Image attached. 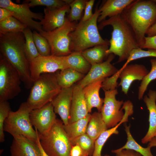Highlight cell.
<instances>
[{
	"mask_svg": "<svg viewBox=\"0 0 156 156\" xmlns=\"http://www.w3.org/2000/svg\"><path fill=\"white\" fill-rule=\"evenodd\" d=\"M38 134L41 146L48 156H70L72 145L62 121L57 118L48 132Z\"/></svg>",
	"mask_w": 156,
	"mask_h": 156,
	"instance_id": "cell-6",
	"label": "cell"
},
{
	"mask_svg": "<svg viewBox=\"0 0 156 156\" xmlns=\"http://www.w3.org/2000/svg\"><path fill=\"white\" fill-rule=\"evenodd\" d=\"M32 110L26 102L22 103L16 111H11L4 123V131L13 137L22 135L36 142L38 133L33 129L30 118Z\"/></svg>",
	"mask_w": 156,
	"mask_h": 156,
	"instance_id": "cell-7",
	"label": "cell"
},
{
	"mask_svg": "<svg viewBox=\"0 0 156 156\" xmlns=\"http://www.w3.org/2000/svg\"><path fill=\"white\" fill-rule=\"evenodd\" d=\"M11 111L10 104L8 101H0V142L1 143L5 141L4 123Z\"/></svg>",
	"mask_w": 156,
	"mask_h": 156,
	"instance_id": "cell-37",
	"label": "cell"
},
{
	"mask_svg": "<svg viewBox=\"0 0 156 156\" xmlns=\"http://www.w3.org/2000/svg\"><path fill=\"white\" fill-rule=\"evenodd\" d=\"M67 68H69L82 74L88 72L91 65L82 55L81 52H72L69 55L64 56Z\"/></svg>",
	"mask_w": 156,
	"mask_h": 156,
	"instance_id": "cell-23",
	"label": "cell"
},
{
	"mask_svg": "<svg viewBox=\"0 0 156 156\" xmlns=\"http://www.w3.org/2000/svg\"><path fill=\"white\" fill-rule=\"evenodd\" d=\"M91 114L89 113L85 117L65 125L64 128L70 140L86 133Z\"/></svg>",
	"mask_w": 156,
	"mask_h": 156,
	"instance_id": "cell-28",
	"label": "cell"
},
{
	"mask_svg": "<svg viewBox=\"0 0 156 156\" xmlns=\"http://www.w3.org/2000/svg\"><path fill=\"white\" fill-rule=\"evenodd\" d=\"M107 129L101 112H95L91 114L86 133L95 141L102 133Z\"/></svg>",
	"mask_w": 156,
	"mask_h": 156,
	"instance_id": "cell-24",
	"label": "cell"
},
{
	"mask_svg": "<svg viewBox=\"0 0 156 156\" xmlns=\"http://www.w3.org/2000/svg\"><path fill=\"white\" fill-rule=\"evenodd\" d=\"M25 42L23 32L0 33V54L16 70L22 81L27 83L31 79L29 64L25 52Z\"/></svg>",
	"mask_w": 156,
	"mask_h": 156,
	"instance_id": "cell-2",
	"label": "cell"
},
{
	"mask_svg": "<svg viewBox=\"0 0 156 156\" xmlns=\"http://www.w3.org/2000/svg\"><path fill=\"white\" fill-rule=\"evenodd\" d=\"M141 49H147L156 50V35L145 37L144 44Z\"/></svg>",
	"mask_w": 156,
	"mask_h": 156,
	"instance_id": "cell-41",
	"label": "cell"
},
{
	"mask_svg": "<svg viewBox=\"0 0 156 156\" xmlns=\"http://www.w3.org/2000/svg\"><path fill=\"white\" fill-rule=\"evenodd\" d=\"M21 81L16 70L0 54V101H8L17 96L21 91Z\"/></svg>",
	"mask_w": 156,
	"mask_h": 156,
	"instance_id": "cell-9",
	"label": "cell"
},
{
	"mask_svg": "<svg viewBox=\"0 0 156 156\" xmlns=\"http://www.w3.org/2000/svg\"><path fill=\"white\" fill-rule=\"evenodd\" d=\"M70 156H88L84 152L81 148L78 145L72 146L70 152Z\"/></svg>",
	"mask_w": 156,
	"mask_h": 156,
	"instance_id": "cell-43",
	"label": "cell"
},
{
	"mask_svg": "<svg viewBox=\"0 0 156 156\" xmlns=\"http://www.w3.org/2000/svg\"><path fill=\"white\" fill-rule=\"evenodd\" d=\"M149 112V127L145 136L142 139V144L149 142L156 136V91L150 90L143 98Z\"/></svg>",
	"mask_w": 156,
	"mask_h": 156,
	"instance_id": "cell-20",
	"label": "cell"
},
{
	"mask_svg": "<svg viewBox=\"0 0 156 156\" xmlns=\"http://www.w3.org/2000/svg\"><path fill=\"white\" fill-rule=\"evenodd\" d=\"M104 92V103L101 112L107 129L111 128L122 120L124 113L121 107L124 102L116 99V96L118 92L116 89Z\"/></svg>",
	"mask_w": 156,
	"mask_h": 156,
	"instance_id": "cell-11",
	"label": "cell"
},
{
	"mask_svg": "<svg viewBox=\"0 0 156 156\" xmlns=\"http://www.w3.org/2000/svg\"><path fill=\"white\" fill-rule=\"evenodd\" d=\"M86 1L85 0H73L70 4V10L68 18L70 21H77L81 19Z\"/></svg>",
	"mask_w": 156,
	"mask_h": 156,
	"instance_id": "cell-35",
	"label": "cell"
},
{
	"mask_svg": "<svg viewBox=\"0 0 156 156\" xmlns=\"http://www.w3.org/2000/svg\"><path fill=\"white\" fill-rule=\"evenodd\" d=\"M125 122V119L122 120L115 126L103 131L94 141V149L92 156H101L102 148L108 138L112 134H118V128L120 125Z\"/></svg>",
	"mask_w": 156,
	"mask_h": 156,
	"instance_id": "cell-29",
	"label": "cell"
},
{
	"mask_svg": "<svg viewBox=\"0 0 156 156\" xmlns=\"http://www.w3.org/2000/svg\"><path fill=\"white\" fill-rule=\"evenodd\" d=\"M11 16L12 14L9 10L4 8H0V21Z\"/></svg>",
	"mask_w": 156,
	"mask_h": 156,
	"instance_id": "cell-44",
	"label": "cell"
},
{
	"mask_svg": "<svg viewBox=\"0 0 156 156\" xmlns=\"http://www.w3.org/2000/svg\"><path fill=\"white\" fill-rule=\"evenodd\" d=\"M73 86L62 88L59 93L51 102L55 113L60 116L64 125L69 122L73 93Z\"/></svg>",
	"mask_w": 156,
	"mask_h": 156,
	"instance_id": "cell-18",
	"label": "cell"
},
{
	"mask_svg": "<svg viewBox=\"0 0 156 156\" xmlns=\"http://www.w3.org/2000/svg\"><path fill=\"white\" fill-rule=\"evenodd\" d=\"M153 1L155 3H156V0H153Z\"/></svg>",
	"mask_w": 156,
	"mask_h": 156,
	"instance_id": "cell-49",
	"label": "cell"
},
{
	"mask_svg": "<svg viewBox=\"0 0 156 156\" xmlns=\"http://www.w3.org/2000/svg\"><path fill=\"white\" fill-rule=\"evenodd\" d=\"M150 62L151 65V70L141 81L138 87V98L139 100L143 99L149 83L156 79V59H151Z\"/></svg>",
	"mask_w": 156,
	"mask_h": 156,
	"instance_id": "cell-33",
	"label": "cell"
},
{
	"mask_svg": "<svg viewBox=\"0 0 156 156\" xmlns=\"http://www.w3.org/2000/svg\"><path fill=\"white\" fill-rule=\"evenodd\" d=\"M109 25L112 27L113 31L107 54L118 56L117 63L127 60L133 49L140 48L132 29L122 13L100 22L98 29Z\"/></svg>",
	"mask_w": 156,
	"mask_h": 156,
	"instance_id": "cell-1",
	"label": "cell"
},
{
	"mask_svg": "<svg viewBox=\"0 0 156 156\" xmlns=\"http://www.w3.org/2000/svg\"><path fill=\"white\" fill-rule=\"evenodd\" d=\"M146 34L147 37H151L156 35V22L149 29Z\"/></svg>",
	"mask_w": 156,
	"mask_h": 156,
	"instance_id": "cell-45",
	"label": "cell"
},
{
	"mask_svg": "<svg viewBox=\"0 0 156 156\" xmlns=\"http://www.w3.org/2000/svg\"><path fill=\"white\" fill-rule=\"evenodd\" d=\"M25 39V52L29 62L40 55L34 43L33 33L31 29L27 27L23 32Z\"/></svg>",
	"mask_w": 156,
	"mask_h": 156,
	"instance_id": "cell-31",
	"label": "cell"
},
{
	"mask_svg": "<svg viewBox=\"0 0 156 156\" xmlns=\"http://www.w3.org/2000/svg\"><path fill=\"white\" fill-rule=\"evenodd\" d=\"M148 145L151 148L153 147H156V138L154 137L149 142Z\"/></svg>",
	"mask_w": 156,
	"mask_h": 156,
	"instance_id": "cell-47",
	"label": "cell"
},
{
	"mask_svg": "<svg viewBox=\"0 0 156 156\" xmlns=\"http://www.w3.org/2000/svg\"><path fill=\"white\" fill-rule=\"evenodd\" d=\"M133 0H107L101 6L100 15L98 19L99 23L106 19L122 13L125 9L133 3Z\"/></svg>",
	"mask_w": 156,
	"mask_h": 156,
	"instance_id": "cell-22",
	"label": "cell"
},
{
	"mask_svg": "<svg viewBox=\"0 0 156 156\" xmlns=\"http://www.w3.org/2000/svg\"><path fill=\"white\" fill-rule=\"evenodd\" d=\"M89 113L83 88L79 84L73 86L68 124L73 123L85 117Z\"/></svg>",
	"mask_w": 156,
	"mask_h": 156,
	"instance_id": "cell-17",
	"label": "cell"
},
{
	"mask_svg": "<svg viewBox=\"0 0 156 156\" xmlns=\"http://www.w3.org/2000/svg\"><path fill=\"white\" fill-rule=\"evenodd\" d=\"M124 126L127 136V141L122 147L117 149L113 150L112 152L115 153L123 149H130L139 153L142 156H154L151 152V147L148 145L146 148L143 147L135 141L130 132V126H128L125 124Z\"/></svg>",
	"mask_w": 156,
	"mask_h": 156,
	"instance_id": "cell-27",
	"label": "cell"
},
{
	"mask_svg": "<svg viewBox=\"0 0 156 156\" xmlns=\"http://www.w3.org/2000/svg\"><path fill=\"white\" fill-rule=\"evenodd\" d=\"M155 138H156V136H155Z\"/></svg>",
	"mask_w": 156,
	"mask_h": 156,
	"instance_id": "cell-50",
	"label": "cell"
},
{
	"mask_svg": "<svg viewBox=\"0 0 156 156\" xmlns=\"http://www.w3.org/2000/svg\"><path fill=\"white\" fill-rule=\"evenodd\" d=\"M115 153L116 156H142L139 153L130 149H123Z\"/></svg>",
	"mask_w": 156,
	"mask_h": 156,
	"instance_id": "cell-42",
	"label": "cell"
},
{
	"mask_svg": "<svg viewBox=\"0 0 156 156\" xmlns=\"http://www.w3.org/2000/svg\"><path fill=\"white\" fill-rule=\"evenodd\" d=\"M100 13L97 5L92 16L86 21L80 20L74 30L69 34L72 52H81L98 45H109V41L104 40L99 32L97 22Z\"/></svg>",
	"mask_w": 156,
	"mask_h": 156,
	"instance_id": "cell-4",
	"label": "cell"
},
{
	"mask_svg": "<svg viewBox=\"0 0 156 156\" xmlns=\"http://www.w3.org/2000/svg\"><path fill=\"white\" fill-rule=\"evenodd\" d=\"M148 72L146 66L142 64H128L122 67L117 73L120 80L118 85L121 87L122 91L127 94L132 83L136 80L142 81Z\"/></svg>",
	"mask_w": 156,
	"mask_h": 156,
	"instance_id": "cell-15",
	"label": "cell"
},
{
	"mask_svg": "<svg viewBox=\"0 0 156 156\" xmlns=\"http://www.w3.org/2000/svg\"><path fill=\"white\" fill-rule=\"evenodd\" d=\"M29 63L31 77L34 82L42 74L54 73L67 68L64 56L40 55Z\"/></svg>",
	"mask_w": 156,
	"mask_h": 156,
	"instance_id": "cell-12",
	"label": "cell"
},
{
	"mask_svg": "<svg viewBox=\"0 0 156 156\" xmlns=\"http://www.w3.org/2000/svg\"><path fill=\"white\" fill-rule=\"evenodd\" d=\"M149 57H156V50L148 49V50L145 51L140 48L134 49L131 51L129 57L122 67L125 66L133 60Z\"/></svg>",
	"mask_w": 156,
	"mask_h": 156,
	"instance_id": "cell-36",
	"label": "cell"
},
{
	"mask_svg": "<svg viewBox=\"0 0 156 156\" xmlns=\"http://www.w3.org/2000/svg\"><path fill=\"white\" fill-rule=\"evenodd\" d=\"M114 57V54H111L105 61L92 65L87 75L80 81L78 84L84 88L94 82L101 79H105L116 73L118 70L111 63Z\"/></svg>",
	"mask_w": 156,
	"mask_h": 156,
	"instance_id": "cell-14",
	"label": "cell"
},
{
	"mask_svg": "<svg viewBox=\"0 0 156 156\" xmlns=\"http://www.w3.org/2000/svg\"><path fill=\"white\" fill-rule=\"evenodd\" d=\"M13 138L10 147L11 156H42L36 141L22 135Z\"/></svg>",
	"mask_w": 156,
	"mask_h": 156,
	"instance_id": "cell-19",
	"label": "cell"
},
{
	"mask_svg": "<svg viewBox=\"0 0 156 156\" xmlns=\"http://www.w3.org/2000/svg\"><path fill=\"white\" fill-rule=\"evenodd\" d=\"M27 2L30 7L43 6L50 9L61 8L66 4L64 0H28Z\"/></svg>",
	"mask_w": 156,
	"mask_h": 156,
	"instance_id": "cell-38",
	"label": "cell"
},
{
	"mask_svg": "<svg viewBox=\"0 0 156 156\" xmlns=\"http://www.w3.org/2000/svg\"><path fill=\"white\" fill-rule=\"evenodd\" d=\"M70 140L72 146L79 145L88 156H92L94 149V141L86 133Z\"/></svg>",
	"mask_w": 156,
	"mask_h": 156,
	"instance_id": "cell-32",
	"label": "cell"
},
{
	"mask_svg": "<svg viewBox=\"0 0 156 156\" xmlns=\"http://www.w3.org/2000/svg\"><path fill=\"white\" fill-rule=\"evenodd\" d=\"M55 74L57 81L61 88L72 87L75 83L84 77L83 74L69 68L58 71Z\"/></svg>",
	"mask_w": 156,
	"mask_h": 156,
	"instance_id": "cell-25",
	"label": "cell"
},
{
	"mask_svg": "<svg viewBox=\"0 0 156 156\" xmlns=\"http://www.w3.org/2000/svg\"><path fill=\"white\" fill-rule=\"evenodd\" d=\"M108 45H98L86 49L81 52L83 57L91 65L101 63L108 56L106 53Z\"/></svg>",
	"mask_w": 156,
	"mask_h": 156,
	"instance_id": "cell-26",
	"label": "cell"
},
{
	"mask_svg": "<svg viewBox=\"0 0 156 156\" xmlns=\"http://www.w3.org/2000/svg\"><path fill=\"white\" fill-rule=\"evenodd\" d=\"M104 79L98 80L83 88V91L89 113L93 107L96 108L98 112H101L104 99L100 97L99 93L102 82Z\"/></svg>",
	"mask_w": 156,
	"mask_h": 156,
	"instance_id": "cell-21",
	"label": "cell"
},
{
	"mask_svg": "<svg viewBox=\"0 0 156 156\" xmlns=\"http://www.w3.org/2000/svg\"><path fill=\"white\" fill-rule=\"evenodd\" d=\"M33 33L34 43L40 55L43 56L51 55L50 47L46 38L36 30Z\"/></svg>",
	"mask_w": 156,
	"mask_h": 156,
	"instance_id": "cell-34",
	"label": "cell"
},
{
	"mask_svg": "<svg viewBox=\"0 0 156 156\" xmlns=\"http://www.w3.org/2000/svg\"><path fill=\"white\" fill-rule=\"evenodd\" d=\"M23 3H15L11 0H0V8H6L9 10L13 16L31 29L41 33L44 31L40 22L33 19L40 21L43 18V14L31 11L28 3L26 1Z\"/></svg>",
	"mask_w": 156,
	"mask_h": 156,
	"instance_id": "cell-10",
	"label": "cell"
},
{
	"mask_svg": "<svg viewBox=\"0 0 156 156\" xmlns=\"http://www.w3.org/2000/svg\"><path fill=\"white\" fill-rule=\"evenodd\" d=\"M135 36L141 48L145 34L156 22V3L153 0H135L122 13Z\"/></svg>",
	"mask_w": 156,
	"mask_h": 156,
	"instance_id": "cell-3",
	"label": "cell"
},
{
	"mask_svg": "<svg viewBox=\"0 0 156 156\" xmlns=\"http://www.w3.org/2000/svg\"><path fill=\"white\" fill-rule=\"evenodd\" d=\"M36 142L40 148V151L41 153L42 156H48L47 154L45 153V152L43 150V149H42V147H41V146L38 136V137L37 140L36 141Z\"/></svg>",
	"mask_w": 156,
	"mask_h": 156,
	"instance_id": "cell-46",
	"label": "cell"
},
{
	"mask_svg": "<svg viewBox=\"0 0 156 156\" xmlns=\"http://www.w3.org/2000/svg\"><path fill=\"white\" fill-rule=\"evenodd\" d=\"M104 156H109V155L107 154H106Z\"/></svg>",
	"mask_w": 156,
	"mask_h": 156,
	"instance_id": "cell-48",
	"label": "cell"
},
{
	"mask_svg": "<svg viewBox=\"0 0 156 156\" xmlns=\"http://www.w3.org/2000/svg\"><path fill=\"white\" fill-rule=\"evenodd\" d=\"M118 78L114 74L105 78L102 82L101 88L104 91L116 89L118 85L117 82Z\"/></svg>",
	"mask_w": 156,
	"mask_h": 156,
	"instance_id": "cell-39",
	"label": "cell"
},
{
	"mask_svg": "<svg viewBox=\"0 0 156 156\" xmlns=\"http://www.w3.org/2000/svg\"><path fill=\"white\" fill-rule=\"evenodd\" d=\"M61 89L55 73L42 74L34 82L26 102L32 110L40 108L51 102Z\"/></svg>",
	"mask_w": 156,
	"mask_h": 156,
	"instance_id": "cell-5",
	"label": "cell"
},
{
	"mask_svg": "<svg viewBox=\"0 0 156 156\" xmlns=\"http://www.w3.org/2000/svg\"><path fill=\"white\" fill-rule=\"evenodd\" d=\"M27 27L13 16L0 21V33L23 32Z\"/></svg>",
	"mask_w": 156,
	"mask_h": 156,
	"instance_id": "cell-30",
	"label": "cell"
},
{
	"mask_svg": "<svg viewBox=\"0 0 156 156\" xmlns=\"http://www.w3.org/2000/svg\"><path fill=\"white\" fill-rule=\"evenodd\" d=\"M77 24L66 18L64 25L51 31H43L40 33L48 41L50 47L51 55L63 56L72 52L70 49L69 34L75 29Z\"/></svg>",
	"mask_w": 156,
	"mask_h": 156,
	"instance_id": "cell-8",
	"label": "cell"
},
{
	"mask_svg": "<svg viewBox=\"0 0 156 156\" xmlns=\"http://www.w3.org/2000/svg\"><path fill=\"white\" fill-rule=\"evenodd\" d=\"M70 10L69 5L67 4L57 8H44V16L40 21L43 31H52L62 26L66 21V14L69 13Z\"/></svg>",
	"mask_w": 156,
	"mask_h": 156,
	"instance_id": "cell-16",
	"label": "cell"
},
{
	"mask_svg": "<svg viewBox=\"0 0 156 156\" xmlns=\"http://www.w3.org/2000/svg\"><path fill=\"white\" fill-rule=\"evenodd\" d=\"M30 118L33 126L39 134L48 132L57 119L51 102L40 108L32 110Z\"/></svg>",
	"mask_w": 156,
	"mask_h": 156,
	"instance_id": "cell-13",
	"label": "cell"
},
{
	"mask_svg": "<svg viewBox=\"0 0 156 156\" xmlns=\"http://www.w3.org/2000/svg\"><path fill=\"white\" fill-rule=\"evenodd\" d=\"M94 2V0L86 1L84 8V14L81 21H86L90 19L94 13L92 12V9Z\"/></svg>",
	"mask_w": 156,
	"mask_h": 156,
	"instance_id": "cell-40",
	"label": "cell"
}]
</instances>
